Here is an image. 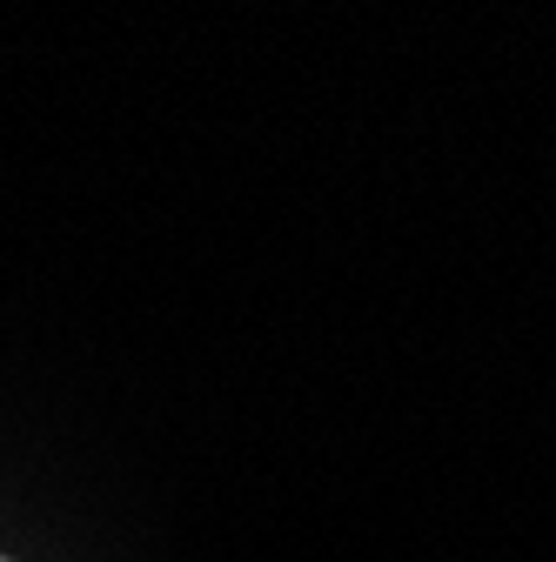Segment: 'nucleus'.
Wrapping results in <instances>:
<instances>
[{
  "instance_id": "obj_1",
  "label": "nucleus",
  "mask_w": 556,
  "mask_h": 562,
  "mask_svg": "<svg viewBox=\"0 0 556 562\" xmlns=\"http://www.w3.org/2000/svg\"><path fill=\"white\" fill-rule=\"evenodd\" d=\"M0 562H8V555H0Z\"/></svg>"
}]
</instances>
